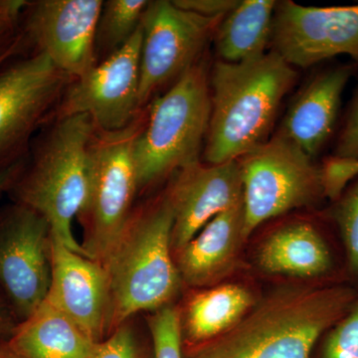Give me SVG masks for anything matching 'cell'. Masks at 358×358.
Here are the masks:
<instances>
[{
	"label": "cell",
	"mask_w": 358,
	"mask_h": 358,
	"mask_svg": "<svg viewBox=\"0 0 358 358\" xmlns=\"http://www.w3.org/2000/svg\"><path fill=\"white\" fill-rule=\"evenodd\" d=\"M102 0L28 1L21 34L53 64L78 79L96 65V35Z\"/></svg>",
	"instance_id": "cell-12"
},
{
	"label": "cell",
	"mask_w": 358,
	"mask_h": 358,
	"mask_svg": "<svg viewBox=\"0 0 358 358\" xmlns=\"http://www.w3.org/2000/svg\"><path fill=\"white\" fill-rule=\"evenodd\" d=\"M222 20L185 10L169 0L148 2L141 23V110L164 85L199 62Z\"/></svg>",
	"instance_id": "cell-9"
},
{
	"label": "cell",
	"mask_w": 358,
	"mask_h": 358,
	"mask_svg": "<svg viewBox=\"0 0 358 358\" xmlns=\"http://www.w3.org/2000/svg\"><path fill=\"white\" fill-rule=\"evenodd\" d=\"M352 74V66L345 65L313 78L292 103L278 134L313 159L334 133L341 96Z\"/></svg>",
	"instance_id": "cell-17"
},
{
	"label": "cell",
	"mask_w": 358,
	"mask_h": 358,
	"mask_svg": "<svg viewBox=\"0 0 358 358\" xmlns=\"http://www.w3.org/2000/svg\"><path fill=\"white\" fill-rule=\"evenodd\" d=\"M145 120L147 110L143 109L120 131L96 129L90 145L88 199L77 218L83 229L85 254L102 265L134 209L138 182L134 147Z\"/></svg>",
	"instance_id": "cell-6"
},
{
	"label": "cell",
	"mask_w": 358,
	"mask_h": 358,
	"mask_svg": "<svg viewBox=\"0 0 358 358\" xmlns=\"http://www.w3.org/2000/svg\"><path fill=\"white\" fill-rule=\"evenodd\" d=\"M237 0H174L185 10L209 18H224L238 4Z\"/></svg>",
	"instance_id": "cell-30"
},
{
	"label": "cell",
	"mask_w": 358,
	"mask_h": 358,
	"mask_svg": "<svg viewBox=\"0 0 358 358\" xmlns=\"http://www.w3.org/2000/svg\"><path fill=\"white\" fill-rule=\"evenodd\" d=\"M25 358H87L96 345L79 327L44 301L7 339Z\"/></svg>",
	"instance_id": "cell-18"
},
{
	"label": "cell",
	"mask_w": 358,
	"mask_h": 358,
	"mask_svg": "<svg viewBox=\"0 0 358 358\" xmlns=\"http://www.w3.org/2000/svg\"><path fill=\"white\" fill-rule=\"evenodd\" d=\"M238 162L243 186L246 240L261 224L308 206L322 195L320 166L298 145L279 134L238 159Z\"/></svg>",
	"instance_id": "cell-7"
},
{
	"label": "cell",
	"mask_w": 358,
	"mask_h": 358,
	"mask_svg": "<svg viewBox=\"0 0 358 358\" xmlns=\"http://www.w3.org/2000/svg\"><path fill=\"white\" fill-rule=\"evenodd\" d=\"M240 285H218L199 289L180 308L181 333L188 348L202 345L229 331L255 305Z\"/></svg>",
	"instance_id": "cell-19"
},
{
	"label": "cell",
	"mask_w": 358,
	"mask_h": 358,
	"mask_svg": "<svg viewBox=\"0 0 358 358\" xmlns=\"http://www.w3.org/2000/svg\"><path fill=\"white\" fill-rule=\"evenodd\" d=\"M275 6L273 0L238 2L216 30L220 61L241 63L265 54L272 38Z\"/></svg>",
	"instance_id": "cell-21"
},
{
	"label": "cell",
	"mask_w": 358,
	"mask_h": 358,
	"mask_svg": "<svg viewBox=\"0 0 358 358\" xmlns=\"http://www.w3.org/2000/svg\"><path fill=\"white\" fill-rule=\"evenodd\" d=\"M74 80L37 52L0 67V171L27 157Z\"/></svg>",
	"instance_id": "cell-8"
},
{
	"label": "cell",
	"mask_w": 358,
	"mask_h": 358,
	"mask_svg": "<svg viewBox=\"0 0 358 358\" xmlns=\"http://www.w3.org/2000/svg\"><path fill=\"white\" fill-rule=\"evenodd\" d=\"M355 294L345 287L277 289L229 331L188 348L189 358H310L327 329L345 317Z\"/></svg>",
	"instance_id": "cell-1"
},
{
	"label": "cell",
	"mask_w": 358,
	"mask_h": 358,
	"mask_svg": "<svg viewBox=\"0 0 358 358\" xmlns=\"http://www.w3.org/2000/svg\"><path fill=\"white\" fill-rule=\"evenodd\" d=\"M210 115V79L197 62L150 103L134 141L138 193L199 162Z\"/></svg>",
	"instance_id": "cell-5"
},
{
	"label": "cell",
	"mask_w": 358,
	"mask_h": 358,
	"mask_svg": "<svg viewBox=\"0 0 358 358\" xmlns=\"http://www.w3.org/2000/svg\"><path fill=\"white\" fill-rule=\"evenodd\" d=\"M173 212L166 192L134 207L103 266L109 282L110 336L141 313L173 305L182 282L171 248Z\"/></svg>",
	"instance_id": "cell-3"
},
{
	"label": "cell",
	"mask_w": 358,
	"mask_h": 358,
	"mask_svg": "<svg viewBox=\"0 0 358 358\" xmlns=\"http://www.w3.org/2000/svg\"><path fill=\"white\" fill-rule=\"evenodd\" d=\"M138 317L127 320L103 341L96 343L87 358H147Z\"/></svg>",
	"instance_id": "cell-24"
},
{
	"label": "cell",
	"mask_w": 358,
	"mask_h": 358,
	"mask_svg": "<svg viewBox=\"0 0 358 358\" xmlns=\"http://www.w3.org/2000/svg\"><path fill=\"white\" fill-rule=\"evenodd\" d=\"M52 275L45 301L64 313L92 341L109 334V282L98 261L76 253L52 235Z\"/></svg>",
	"instance_id": "cell-15"
},
{
	"label": "cell",
	"mask_w": 358,
	"mask_h": 358,
	"mask_svg": "<svg viewBox=\"0 0 358 358\" xmlns=\"http://www.w3.org/2000/svg\"><path fill=\"white\" fill-rule=\"evenodd\" d=\"M145 0H108L103 2L96 35V52L107 57L127 43L140 28L148 6Z\"/></svg>",
	"instance_id": "cell-22"
},
{
	"label": "cell",
	"mask_w": 358,
	"mask_h": 358,
	"mask_svg": "<svg viewBox=\"0 0 358 358\" xmlns=\"http://www.w3.org/2000/svg\"><path fill=\"white\" fill-rule=\"evenodd\" d=\"M336 155L358 159V91L339 134Z\"/></svg>",
	"instance_id": "cell-29"
},
{
	"label": "cell",
	"mask_w": 358,
	"mask_h": 358,
	"mask_svg": "<svg viewBox=\"0 0 358 358\" xmlns=\"http://www.w3.org/2000/svg\"><path fill=\"white\" fill-rule=\"evenodd\" d=\"M243 201L209 221L185 246L173 253L185 286H215L236 266L244 237Z\"/></svg>",
	"instance_id": "cell-16"
},
{
	"label": "cell",
	"mask_w": 358,
	"mask_h": 358,
	"mask_svg": "<svg viewBox=\"0 0 358 358\" xmlns=\"http://www.w3.org/2000/svg\"><path fill=\"white\" fill-rule=\"evenodd\" d=\"M322 195L338 201L352 179L358 178V159L333 155L324 159L320 166Z\"/></svg>",
	"instance_id": "cell-27"
},
{
	"label": "cell",
	"mask_w": 358,
	"mask_h": 358,
	"mask_svg": "<svg viewBox=\"0 0 358 358\" xmlns=\"http://www.w3.org/2000/svg\"><path fill=\"white\" fill-rule=\"evenodd\" d=\"M296 72L275 51L241 63L218 61L210 78L211 115L204 145L208 164L236 160L268 141Z\"/></svg>",
	"instance_id": "cell-2"
},
{
	"label": "cell",
	"mask_w": 358,
	"mask_h": 358,
	"mask_svg": "<svg viewBox=\"0 0 358 358\" xmlns=\"http://www.w3.org/2000/svg\"><path fill=\"white\" fill-rule=\"evenodd\" d=\"M143 33L133 37L66 89L55 117L88 115L96 129L120 131L141 112L138 103Z\"/></svg>",
	"instance_id": "cell-11"
},
{
	"label": "cell",
	"mask_w": 358,
	"mask_h": 358,
	"mask_svg": "<svg viewBox=\"0 0 358 358\" xmlns=\"http://www.w3.org/2000/svg\"><path fill=\"white\" fill-rule=\"evenodd\" d=\"M258 262L268 274L315 278L331 267V252L324 238L308 222L282 226L264 241Z\"/></svg>",
	"instance_id": "cell-20"
},
{
	"label": "cell",
	"mask_w": 358,
	"mask_h": 358,
	"mask_svg": "<svg viewBox=\"0 0 358 358\" xmlns=\"http://www.w3.org/2000/svg\"><path fill=\"white\" fill-rule=\"evenodd\" d=\"M166 192L173 212L171 248L176 253L215 216L243 201L239 162H195L176 173Z\"/></svg>",
	"instance_id": "cell-14"
},
{
	"label": "cell",
	"mask_w": 358,
	"mask_h": 358,
	"mask_svg": "<svg viewBox=\"0 0 358 358\" xmlns=\"http://www.w3.org/2000/svg\"><path fill=\"white\" fill-rule=\"evenodd\" d=\"M24 41L22 40L20 44L16 45V46L11 49L10 51L7 52V53L4 54L3 56H1V57H0V67H1L2 65L6 64V62H8L11 59L15 57V56H17L18 54H20L21 51L24 50Z\"/></svg>",
	"instance_id": "cell-34"
},
{
	"label": "cell",
	"mask_w": 358,
	"mask_h": 358,
	"mask_svg": "<svg viewBox=\"0 0 358 358\" xmlns=\"http://www.w3.org/2000/svg\"><path fill=\"white\" fill-rule=\"evenodd\" d=\"M272 39L275 51L293 67L339 55L358 61V4L315 7L282 1L275 6Z\"/></svg>",
	"instance_id": "cell-13"
},
{
	"label": "cell",
	"mask_w": 358,
	"mask_h": 358,
	"mask_svg": "<svg viewBox=\"0 0 358 358\" xmlns=\"http://www.w3.org/2000/svg\"><path fill=\"white\" fill-rule=\"evenodd\" d=\"M20 324L8 301L0 292V338H10Z\"/></svg>",
	"instance_id": "cell-31"
},
{
	"label": "cell",
	"mask_w": 358,
	"mask_h": 358,
	"mask_svg": "<svg viewBox=\"0 0 358 358\" xmlns=\"http://www.w3.org/2000/svg\"><path fill=\"white\" fill-rule=\"evenodd\" d=\"M52 231L24 205L0 207V292L20 322L46 299L51 284Z\"/></svg>",
	"instance_id": "cell-10"
},
{
	"label": "cell",
	"mask_w": 358,
	"mask_h": 358,
	"mask_svg": "<svg viewBox=\"0 0 358 358\" xmlns=\"http://www.w3.org/2000/svg\"><path fill=\"white\" fill-rule=\"evenodd\" d=\"M95 131L88 115L56 117L30 148L24 169L7 192L13 202L43 216L61 243L84 256L72 222L88 199Z\"/></svg>",
	"instance_id": "cell-4"
},
{
	"label": "cell",
	"mask_w": 358,
	"mask_h": 358,
	"mask_svg": "<svg viewBox=\"0 0 358 358\" xmlns=\"http://www.w3.org/2000/svg\"><path fill=\"white\" fill-rule=\"evenodd\" d=\"M0 358H25L14 352L7 343V339L0 338Z\"/></svg>",
	"instance_id": "cell-33"
},
{
	"label": "cell",
	"mask_w": 358,
	"mask_h": 358,
	"mask_svg": "<svg viewBox=\"0 0 358 358\" xmlns=\"http://www.w3.org/2000/svg\"><path fill=\"white\" fill-rule=\"evenodd\" d=\"M27 157L18 160L15 164H11L10 166L0 171V194L4 192H8L11 186H13L14 183H15V181L17 180V178H20L21 173H22L23 169H24Z\"/></svg>",
	"instance_id": "cell-32"
},
{
	"label": "cell",
	"mask_w": 358,
	"mask_h": 358,
	"mask_svg": "<svg viewBox=\"0 0 358 358\" xmlns=\"http://www.w3.org/2000/svg\"><path fill=\"white\" fill-rule=\"evenodd\" d=\"M155 358H183L180 308L166 306L145 317Z\"/></svg>",
	"instance_id": "cell-23"
},
{
	"label": "cell",
	"mask_w": 358,
	"mask_h": 358,
	"mask_svg": "<svg viewBox=\"0 0 358 358\" xmlns=\"http://www.w3.org/2000/svg\"><path fill=\"white\" fill-rule=\"evenodd\" d=\"M26 0H0V57L23 40L21 20Z\"/></svg>",
	"instance_id": "cell-28"
},
{
	"label": "cell",
	"mask_w": 358,
	"mask_h": 358,
	"mask_svg": "<svg viewBox=\"0 0 358 358\" xmlns=\"http://www.w3.org/2000/svg\"><path fill=\"white\" fill-rule=\"evenodd\" d=\"M352 308L327 336L322 358H358V301Z\"/></svg>",
	"instance_id": "cell-26"
},
{
	"label": "cell",
	"mask_w": 358,
	"mask_h": 358,
	"mask_svg": "<svg viewBox=\"0 0 358 358\" xmlns=\"http://www.w3.org/2000/svg\"><path fill=\"white\" fill-rule=\"evenodd\" d=\"M338 201L334 218L345 242L350 270L358 273V178Z\"/></svg>",
	"instance_id": "cell-25"
}]
</instances>
